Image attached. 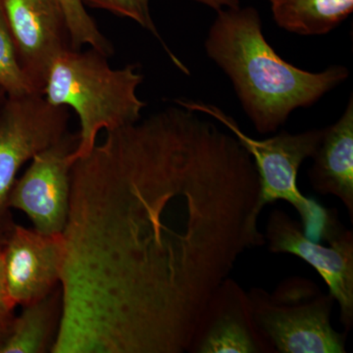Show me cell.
Returning <instances> with one entry per match:
<instances>
[{"instance_id":"9c48e42d","label":"cell","mask_w":353,"mask_h":353,"mask_svg":"<svg viewBox=\"0 0 353 353\" xmlns=\"http://www.w3.org/2000/svg\"><path fill=\"white\" fill-rule=\"evenodd\" d=\"M18 58L32 87L43 94L48 72L72 48L58 0H1Z\"/></svg>"},{"instance_id":"6da1fadb","label":"cell","mask_w":353,"mask_h":353,"mask_svg":"<svg viewBox=\"0 0 353 353\" xmlns=\"http://www.w3.org/2000/svg\"><path fill=\"white\" fill-rule=\"evenodd\" d=\"M259 172L231 132L171 105L74 162L51 353L188 352L213 292L266 243Z\"/></svg>"},{"instance_id":"8992f818","label":"cell","mask_w":353,"mask_h":353,"mask_svg":"<svg viewBox=\"0 0 353 353\" xmlns=\"http://www.w3.org/2000/svg\"><path fill=\"white\" fill-rule=\"evenodd\" d=\"M70 110L41 94L7 97L0 111V234L8 236L16 224L9 194L18 173L38 153L68 132Z\"/></svg>"},{"instance_id":"603a6c76","label":"cell","mask_w":353,"mask_h":353,"mask_svg":"<svg viewBox=\"0 0 353 353\" xmlns=\"http://www.w3.org/2000/svg\"><path fill=\"white\" fill-rule=\"evenodd\" d=\"M6 241L7 236H1V234H0V245H6Z\"/></svg>"},{"instance_id":"4fadbf2b","label":"cell","mask_w":353,"mask_h":353,"mask_svg":"<svg viewBox=\"0 0 353 353\" xmlns=\"http://www.w3.org/2000/svg\"><path fill=\"white\" fill-rule=\"evenodd\" d=\"M21 307L20 314L14 316L10 332L0 345V353H51L61 323V285Z\"/></svg>"},{"instance_id":"ffe728a7","label":"cell","mask_w":353,"mask_h":353,"mask_svg":"<svg viewBox=\"0 0 353 353\" xmlns=\"http://www.w3.org/2000/svg\"><path fill=\"white\" fill-rule=\"evenodd\" d=\"M14 316H9V317L0 316V345H1L2 343H3V341H6L9 332H10Z\"/></svg>"},{"instance_id":"7a4b0ae2","label":"cell","mask_w":353,"mask_h":353,"mask_svg":"<svg viewBox=\"0 0 353 353\" xmlns=\"http://www.w3.org/2000/svg\"><path fill=\"white\" fill-rule=\"evenodd\" d=\"M216 13L204 41L206 54L229 77L259 134L277 132L294 110L310 108L350 77L341 65L316 73L285 61L265 39L254 7Z\"/></svg>"},{"instance_id":"7402d4cb","label":"cell","mask_w":353,"mask_h":353,"mask_svg":"<svg viewBox=\"0 0 353 353\" xmlns=\"http://www.w3.org/2000/svg\"><path fill=\"white\" fill-rule=\"evenodd\" d=\"M7 94L1 88H0V111H1L2 108H3L4 103H6L7 99Z\"/></svg>"},{"instance_id":"52a82bcc","label":"cell","mask_w":353,"mask_h":353,"mask_svg":"<svg viewBox=\"0 0 353 353\" xmlns=\"http://www.w3.org/2000/svg\"><path fill=\"white\" fill-rule=\"evenodd\" d=\"M265 241L269 252L296 255L311 265L325 281L340 307L345 333L353 327V233L340 222L331 209L322 245L304 234L301 222L281 209H274L267 221Z\"/></svg>"},{"instance_id":"ac0fdd59","label":"cell","mask_w":353,"mask_h":353,"mask_svg":"<svg viewBox=\"0 0 353 353\" xmlns=\"http://www.w3.org/2000/svg\"><path fill=\"white\" fill-rule=\"evenodd\" d=\"M15 308L7 290L3 245H0V316H4V317L14 316Z\"/></svg>"},{"instance_id":"5b68a950","label":"cell","mask_w":353,"mask_h":353,"mask_svg":"<svg viewBox=\"0 0 353 353\" xmlns=\"http://www.w3.org/2000/svg\"><path fill=\"white\" fill-rule=\"evenodd\" d=\"M253 320L276 353H345L347 333L332 326L334 297L310 279L292 276L273 292H248Z\"/></svg>"},{"instance_id":"9a60e30c","label":"cell","mask_w":353,"mask_h":353,"mask_svg":"<svg viewBox=\"0 0 353 353\" xmlns=\"http://www.w3.org/2000/svg\"><path fill=\"white\" fill-rule=\"evenodd\" d=\"M58 2L68 26L73 50H82L83 46H88L108 58L112 57V43L102 34L97 23L90 17L83 0H58Z\"/></svg>"},{"instance_id":"2e32d148","label":"cell","mask_w":353,"mask_h":353,"mask_svg":"<svg viewBox=\"0 0 353 353\" xmlns=\"http://www.w3.org/2000/svg\"><path fill=\"white\" fill-rule=\"evenodd\" d=\"M0 88L8 97L39 94L26 75L0 0Z\"/></svg>"},{"instance_id":"44dd1931","label":"cell","mask_w":353,"mask_h":353,"mask_svg":"<svg viewBox=\"0 0 353 353\" xmlns=\"http://www.w3.org/2000/svg\"><path fill=\"white\" fill-rule=\"evenodd\" d=\"M139 1L141 7H143V11H145L148 16H152L150 15V0H139Z\"/></svg>"},{"instance_id":"e0dca14e","label":"cell","mask_w":353,"mask_h":353,"mask_svg":"<svg viewBox=\"0 0 353 353\" xmlns=\"http://www.w3.org/2000/svg\"><path fill=\"white\" fill-rule=\"evenodd\" d=\"M83 2L85 6L92 7V8L102 9V10L108 11V12L113 13L114 15L119 16V17L132 20L141 27L148 30L163 46L164 50L166 51L167 54L169 55L176 68L180 69L183 73L189 75V69L179 60V58L172 52L169 46L165 43L163 39L158 32L154 23H153L152 16H148L143 11L139 0H83Z\"/></svg>"},{"instance_id":"7c38bea8","label":"cell","mask_w":353,"mask_h":353,"mask_svg":"<svg viewBox=\"0 0 353 353\" xmlns=\"http://www.w3.org/2000/svg\"><path fill=\"white\" fill-rule=\"evenodd\" d=\"M308 178L322 196L338 197L353 220V97L340 119L325 128Z\"/></svg>"},{"instance_id":"8fae6325","label":"cell","mask_w":353,"mask_h":353,"mask_svg":"<svg viewBox=\"0 0 353 353\" xmlns=\"http://www.w3.org/2000/svg\"><path fill=\"white\" fill-rule=\"evenodd\" d=\"M7 290L15 307L48 296L61 281L62 234L15 224L3 245Z\"/></svg>"},{"instance_id":"3957f363","label":"cell","mask_w":353,"mask_h":353,"mask_svg":"<svg viewBox=\"0 0 353 353\" xmlns=\"http://www.w3.org/2000/svg\"><path fill=\"white\" fill-rule=\"evenodd\" d=\"M145 77L137 64L112 68L108 57L94 48L64 51L53 62L43 90L53 105L73 109L79 120L74 162L87 155L101 131L138 122L146 102L138 88Z\"/></svg>"},{"instance_id":"277c9868","label":"cell","mask_w":353,"mask_h":353,"mask_svg":"<svg viewBox=\"0 0 353 353\" xmlns=\"http://www.w3.org/2000/svg\"><path fill=\"white\" fill-rule=\"evenodd\" d=\"M175 102L219 122L252 155L259 176V213L267 204L277 201L289 202L301 217L299 222L304 234L311 240H322L331 209L323 208L301 194L297 187V174L303 162L314 155L324 136L325 128L299 134L282 131L272 138L256 139L246 134L233 117L213 104L185 99H176Z\"/></svg>"},{"instance_id":"5bb4252c","label":"cell","mask_w":353,"mask_h":353,"mask_svg":"<svg viewBox=\"0 0 353 353\" xmlns=\"http://www.w3.org/2000/svg\"><path fill=\"white\" fill-rule=\"evenodd\" d=\"M279 28L299 36H323L353 11V0H269Z\"/></svg>"},{"instance_id":"30bf717a","label":"cell","mask_w":353,"mask_h":353,"mask_svg":"<svg viewBox=\"0 0 353 353\" xmlns=\"http://www.w3.org/2000/svg\"><path fill=\"white\" fill-rule=\"evenodd\" d=\"M188 352L276 353L255 325L248 292L230 277L209 299Z\"/></svg>"},{"instance_id":"ba28073f","label":"cell","mask_w":353,"mask_h":353,"mask_svg":"<svg viewBox=\"0 0 353 353\" xmlns=\"http://www.w3.org/2000/svg\"><path fill=\"white\" fill-rule=\"evenodd\" d=\"M77 145L78 134L68 132L58 143L38 153L9 194L10 208L27 215L39 233L63 234L71 196L72 153Z\"/></svg>"},{"instance_id":"d6986e66","label":"cell","mask_w":353,"mask_h":353,"mask_svg":"<svg viewBox=\"0 0 353 353\" xmlns=\"http://www.w3.org/2000/svg\"><path fill=\"white\" fill-rule=\"evenodd\" d=\"M190 1L203 4V6L213 9L216 12L222 9L236 8V7L241 6L240 0H190Z\"/></svg>"}]
</instances>
